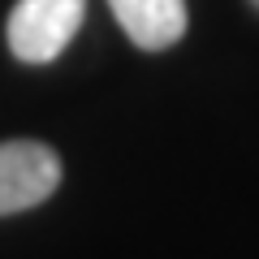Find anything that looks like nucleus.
Instances as JSON below:
<instances>
[{"instance_id":"20e7f679","label":"nucleus","mask_w":259,"mask_h":259,"mask_svg":"<svg viewBox=\"0 0 259 259\" xmlns=\"http://www.w3.org/2000/svg\"><path fill=\"white\" fill-rule=\"evenodd\" d=\"M255 9H259V0H255Z\"/></svg>"},{"instance_id":"f257e3e1","label":"nucleus","mask_w":259,"mask_h":259,"mask_svg":"<svg viewBox=\"0 0 259 259\" xmlns=\"http://www.w3.org/2000/svg\"><path fill=\"white\" fill-rule=\"evenodd\" d=\"M87 13V0H18L9 13V48L26 65H48L69 48Z\"/></svg>"},{"instance_id":"7ed1b4c3","label":"nucleus","mask_w":259,"mask_h":259,"mask_svg":"<svg viewBox=\"0 0 259 259\" xmlns=\"http://www.w3.org/2000/svg\"><path fill=\"white\" fill-rule=\"evenodd\" d=\"M121 30L147 52H164L186 35V0H108Z\"/></svg>"},{"instance_id":"f03ea898","label":"nucleus","mask_w":259,"mask_h":259,"mask_svg":"<svg viewBox=\"0 0 259 259\" xmlns=\"http://www.w3.org/2000/svg\"><path fill=\"white\" fill-rule=\"evenodd\" d=\"M61 186V160L52 147L30 139L0 143V216L39 207Z\"/></svg>"}]
</instances>
